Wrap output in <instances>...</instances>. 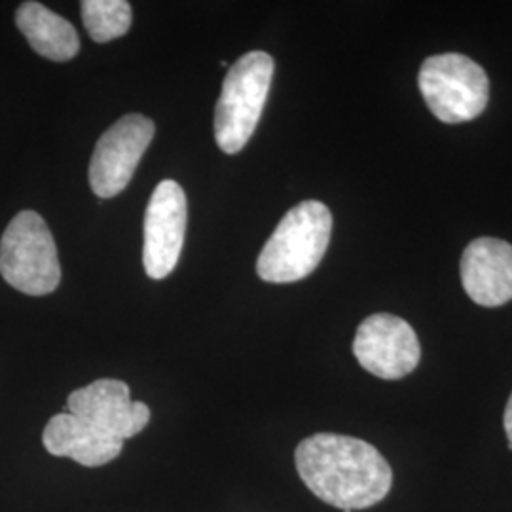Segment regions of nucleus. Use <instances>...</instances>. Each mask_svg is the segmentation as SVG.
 Listing matches in <instances>:
<instances>
[{"instance_id": "1", "label": "nucleus", "mask_w": 512, "mask_h": 512, "mask_svg": "<svg viewBox=\"0 0 512 512\" xmlns=\"http://www.w3.org/2000/svg\"><path fill=\"white\" fill-rule=\"evenodd\" d=\"M294 459L311 494L342 511L368 509L393 486L389 463L365 440L317 433L298 444Z\"/></svg>"}, {"instance_id": "2", "label": "nucleus", "mask_w": 512, "mask_h": 512, "mask_svg": "<svg viewBox=\"0 0 512 512\" xmlns=\"http://www.w3.org/2000/svg\"><path fill=\"white\" fill-rule=\"evenodd\" d=\"M332 215L321 202H302L279 220L256 260V274L268 283H294L313 274L327 253Z\"/></svg>"}, {"instance_id": "3", "label": "nucleus", "mask_w": 512, "mask_h": 512, "mask_svg": "<svg viewBox=\"0 0 512 512\" xmlns=\"http://www.w3.org/2000/svg\"><path fill=\"white\" fill-rule=\"evenodd\" d=\"M274 69V59L266 52H249L230 67L215 110V139L222 152L238 154L253 137Z\"/></svg>"}, {"instance_id": "4", "label": "nucleus", "mask_w": 512, "mask_h": 512, "mask_svg": "<svg viewBox=\"0 0 512 512\" xmlns=\"http://www.w3.org/2000/svg\"><path fill=\"white\" fill-rule=\"evenodd\" d=\"M2 279L29 296L54 293L61 281L54 236L37 211H21L0 239Z\"/></svg>"}, {"instance_id": "5", "label": "nucleus", "mask_w": 512, "mask_h": 512, "mask_svg": "<svg viewBox=\"0 0 512 512\" xmlns=\"http://www.w3.org/2000/svg\"><path fill=\"white\" fill-rule=\"evenodd\" d=\"M418 82L427 107L444 124L475 120L490 99L488 76L467 55L427 57L421 63Z\"/></svg>"}, {"instance_id": "6", "label": "nucleus", "mask_w": 512, "mask_h": 512, "mask_svg": "<svg viewBox=\"0 0 512 512\" xmlns=\"http://www.w3.org/2000/svg\"><path fill=\"white\" fill-rule=\"evenodd\" d=\"M156 133L143 114H126L97 141L90 162V186L99 198H114L129 181Z\"/></svg>"}, {"instance_id": "7", "label": "nucleus", "mask_w": 512, "mask_h": 512, "mask_svg": "<svg viewBox=\"0 0 512 512\" xmlns=\"http://www.w3.org/2000/svg\"><path fill=\"white\" fill-rule=\"evenodd\" d=\"M353 353L366 372L382 380H401L420 365L418 334L397 315L374 313L359 325Z\"/></svg>"}, {"instance_id": "8", "label": "nucleus", "mask_w": 512, "mask_h": 512, "mask_svg": "<svg viewBox=\"0 0 512 512\" xmlns=\"http://www.w3.org/2000/svg\"><path fill=\"white\" fill-rule=\"evenodd\" d=\"M188 205L183 186L165 179L150 196L145 215L143 264L150 279H165L179 262L186 236Z\"/></svg>"}, {"instance_id": "9", "label": "nucleus", "mask_w": 512, "mask_h": 512, "mask_svg": "<svg viewBox=\"0 0 512 512\" xmlns=\"http://www.w3.org/2000/svg\"><path fill=\"white\" fill-rule=\"evenodd\" d=\"M67 412L122 442L139 435L150 421L147 404L131 401L128 384L112 378L73 391L67 399Z\"/></svg>"}, {"instance_id": "10", "label": "nucleus", "mask_w": 512, "mask_h": 512, "mask_svg": "<svg viewBox=\"0 0 512 512\" xmlns=\"http://www.w3.org/2000/svg\"><path fill=\"white\" fill-rule=\"evenodd\" d=\"M461 283L467 296L484 308L512 300V245L497 238H478L461 256Z\"/></svg>"}, {"instance_id": "11", "label": "nucleus", "mask_w": 512, "mask_h": 512, "mask_svg": "<svg viewBox=\"0 0 512 512\" xmlns=\"http://www.w3.org/2000/svg\"><path fill=\"white\" fill-rule=\"evenodd\" d=\"M42 442L52 456L74 459L84 467H101L118 458L124 448L122 440L112 439L69 412L48 421Z\"/></svg>"}, {"instance_id": "12", "label": "nucleus", "mask_w": 512, "mask_h": 512, "mask_svg": "<svg viewBox=\"0 0 512 512\" xmlns=\"http://www.w3.org/2000/svg\"><path fill=\"white\" fill-rule=\"evenodd\" d=\"M16 25L38 55L52 61H69L80 52V38L73 25L40 2H23Z\"/></svg>"}, {"instance_id": "13", "label": "nucleus", "mask_w": 512, "mask_h": 512, "mask_svg": "<svg viewBox=\"0 0 512 512\" xmlns=\"http://www.w3.org/2000/svg\"><path fill=\"white\" fill-rule=\"evenodd\" d=\"M82 21L92 40L105 44L131 29V4L126 0H86L82 2Z\"/></svg>"}, {"instance_id": "14", "label": "nucleus", "mask_w": 512, "mask_h": 512, "mask_svg": "<svg viewBox=\"0 0 512 512\" xmlns=\"http://www.w3.org/2000/svg\"><path fill=\"white\" fill-rule=\"evenodd\" d=\"M505 433H507V437H509V446L512 448V395L511 399H509V403H507V408H505Z\"/></svg>"}]
</instances>
